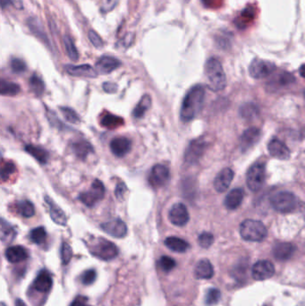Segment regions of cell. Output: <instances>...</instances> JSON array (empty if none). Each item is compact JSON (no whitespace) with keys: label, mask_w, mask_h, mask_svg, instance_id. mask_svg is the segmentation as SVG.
Masks as SVG:
<instances>
[{"label":"cell","mask_w":305,"mask_h":306,"mask_svg":"<svg viewBox=\"0 0 305 306\" xmlns=\"http://www.w3.org/2000/svg\"><path fill=\"white\" fill-rule=\"evenodd\" d=\"M205 89L204 86L197 84L192 87L182 100L180 118L182 122H189L198 115L204 106Z\"/></svg>","instance_id":"6da1fadb"},{"label":"cell","mask_w":305,"mask_h":306,"mask_svg":"<svg viewBox=\"0 0 305 306\" xmlns=\"http://www.w3.org/2000/svg\"><path fill=\"white\" fill-rule=\"evenodd\" d=\"M205 74L208 80L210 89L214 92L222 90L226 85V77L220 62L212 58L205 66Z\"/></svg>","instance_id":"7a4b0ae2"},{"label":"cell","mask_w":305,"mask_h":306,"mask_svg":"<svg viewBox=\"0 0 305 306\" xmlns=\"http://www.w3.org/2000/svg\"><path fill=\"white\" fill-rule=\"evenodd\" d=\"M90 254L98 259L110 260L118 255V248L105 238H95L88 244Z\"/></svg>","instance_id":"3957f363"},{"label":"cell","mask_w":305,"mask_h":306,"mask_svg":"<svg viewBox=\"0 0 305 306\" xmlns=\"http://www.w3.org/2000/svg\"><path fill=\"white\" fill-rule=\"evenodd\" d=\"M240 234L246 241L262 242L267 236L268 231L262 222L254 220H246L240 225Z\"/></svg>","instance_id":"277c9868"},{"label":"cell","mask_w":305,"mask_h":306,"mask_svg":"<svg viewBox=\"0 0 305 306\" xmlns=\"http://www.w3.org/2000/svg\"><path fill=\"white\" fill-rule=\"evenodd\" d=\"M270 204L278 212H291L296 208V196L290 192H280L272 196Z\"/></svg>","instance_id":"5b68a950"},{"label":"cell","mask_w":305,"mask_h":306,"mask_svg":"<svg viewBox=\"0 0 305 306\" xmlns=\"http://www.w3.org/2000/svg\"><path fill=\"white\" fill-rule=\"evenodd\" d=\"M105 196V186L100 180H94L88 191L80 192L79 199L87 207H92Z\"/></svg>","instance_id":"8992f818"},{"label":"cell","mask_w":305,"mask_h":306,"mask_svg":"<svg viewBox=\"0 0 305 306\" xmlns=\"http://www.w3.org/2000/svg\"><path fill=\"white\" fill-rule=\"evenodd\" d=\"M266 171L262 163H256L250 166L246 174V184L250 191L257 192L262 189L265 182Z\"/></svg>","instance_id":"52a82bcc"},{"label":"cell","mask_w":305,"mask_h":306,"mask_svg":"<svg viewBox=\"0 0 305 306\" xmlns=\"http://www.w3.org/2000/svg\"><path fill=\"white\" fill-rule=\"evenodd\" d=\"M207 147H208V142L204 138H198L192 140L186 150L184 160L190 165L197 163L199 162L200 158L202 157Z\"/></svg>","instance_id":"ba28073f"},{"label":"cell","mask_w":305,"mask_h":306,"mask_svg":"<svg viewBox=\"0 0 305 306\" xmlns=\"http://www.w3.org/2000/svg\"><path fill=\"white\" fill-rule=\"evenodd\" d=\"M275 64L263 60H254L249 66L250 76L255 79H262L270 76L275 71Z\"/></svg>","instance_id":"9c48e42d"},{"label":"cell","mask_w":305,"mask_h":306,"mask_svg":"<svg viewBox=\"0 0 305 306\" xmlns=\"http://www.w3.org/2000/svg\"><path fill=\"white\" fill-rule=\"evenodd\" d=\"M170 178V170L162 164L153 166L148 176V183L153 188H160L168 182Z\"/></svg>","instance_id":"30bf717a"},{"label":"cell","mask_w":305,"mask_h":306,"mask_svg":"<svg viewBox=\"0 0 305 306\" xmlns=\"http://www.w3.org/2000/svg\"><path fill=\"white\" fill-rule=\"evenodd\" d=\"M252 274L255 280H266L275 274V267L270 260H258L254 265Z\"/></svg>","instance_id":"8fae6325"},{"label":"cell","mask_w":305,"mask_h":306,"mask_svg":"<svg viewBox=\"0 0 305 306\" xmlns=\"http://www.w3.org/2000/svg\"><path fill=\"white\" fill-rule=\"evenodd\" d=\"M168 218L173 225L184 226L186 225L190 218L186 206L182 204H176L170 208Z\"/></svg>","instance_id":"7c38bea8"},{"label":"cell","mask_w":305,"mask_h":306,"mask_svg":"<svg viewBox=\"0 0 305 306\" xmlns=\"http://www.w3.org/2000/svg\"><path fill=\"white\" fill-rule=\"evenodd\" d=\"M100 228L105 233L113 238H124L128 234V226L123 220L119 218H114L112 220L102 223Z\"/></svg>","instance_id":"4fadbf2b"},{"label":"cell","mask_w":305,"mask_h":306,"mask_svg":"<svg viewBox=\"0 0 305 306\" xmlns=\"http://www.w3.org/2000/svg\"><path fill=\"white\" fill-rule=\"evenodd\" d=\"M234 171L226 168L224 170H221L218 174H216V178L214 180V187L216 192H224L228 189V187L231 184V182L234 179Z\"/></svg>","instance_id":"5bb4252c"},{"label":"cell","mask_w":305,"mask_h":306,"mask_svg":"<svg viewBox=\"0 0 305 306\" xmlns=\"http://www.w3.org/2000/svg\"><path fill=\"white\" fill-rule=\"evenodd\" d=\"M296 250L291 242H276L272 249V254L278 260H286L292 257Z\"/></svg>","instance_id":"9a60e30c"},{"label":"cell","mask_w":305,"mask_h":306,"mask_svg":"<svg viewBox=\"0 0 305 306\" xmlns=\"http://www.w3.org/2000/svg\"><path fill=\"white\" fill-rule=\"evenodd\" d=\"M120 66H121V62L118 58H114L113 56H104L98 60L96 66H95V69L98 74H106L113 72Z\"/></svg>","instance_id":"2e32d148"},{"label":"cell","mask_w":305,"mask_h":306,"mask_svg":"<svg viewBox=\"0 0 305 306\" xmlns=\"http://www.w3.org/2000/svg\"><path fill=\"white\" fill-rule=\"evenodd\" d=\"M268 150L272 157L281 160H288L290 158V150L288 146L278 139H273L270 142Z\"/></svg>","instance_id":"e0dca14e"},{"label":"cell","mask_w":305,"mask_h":306,"mask_svg":"<svg viewBox=\"0 0 305 306\" xmlns=\"http://www.w3.org/2000/svg\"><path fill=\"white\" fill-rule=\"evenodd\" d=\"M66 71L72 76L85 77V78H96L98 72L90 64H80L72 66L68 64L64 66Z\"/></svg>","instance_id":"ac0fdd59"},{"label":"cell","mask_w":305,"mask_h":306,"mask_svg":"<svg viewBox=\"0 0 305 306\" xmlns=\"http://www.w3.org/2000/svg\"><path fill=\"white\" fill-rule=\"evenodd\" d=\"M131 140L126 137H116L110 142V150L116 157L126 156L131 150Z\"/></svg>","instance_id":"d6986e66"},{"label":"cell","mask_w":305,"mask_h":306,"mask_svg":"<svg viewBox=\"0 0 305 306\" xmlns=\"http://www.w3.org/2000/svg\"><path fill=\"white\" fill-rule=\"evenodd\" d=\"M45 202H46V204L48 207L50 215L52 220L54 221L56 224H58V225H66L68 218H66V216L64 212L62 210V208H60V206H58L55 202L48 196H45Z\"/></svg>","instance_id":"ffe728a7"},{"label":"cell","mask_w":305,"mask_h":306,"mask_svg":"<svg viewBox=\"0 0 305 306\" xmlns=\"http://www.w3.org/2000/svg\"><path fill=\"white\" fill-rule=\"evenodd\" d=\"M53 280L50 273L48 270H42L38 272V275L34 280V288L36 291L40 293H48L52 288Z\"/></svg>","instance_id":"44dd1931"},{"label":"cell","mask_w":305,"mask_h":306,"mask_svg":"<svg viewBox=\"0 0 305 306\" xmlns=\"http://www.w3.org/2000/svg\"><path fill=\"white\" fill-rule=\"evenodd\" d=\"M260 131L256 128H250L247 129L246 132L242 134L240 140V146L242 152L252 148L254 145L256 144L260 140Z\"/></svg>","instance_id":"7402d4cb"},{"label":"cell","mask_w":305,"mask_h":306,"mask_svg":"<svg viewBox=\"0 0 305 306\" xmlns=\"http://www.w3.org/2000/svg\"><path fill=\"white\" fill-rule=\"evenodd\" d=\"M6 258L11 264H19L28 258V252L21 246H10L6 250Z\"/></svg>","instance_id":"603a6c76"},{"label":"cell","mask_w":305,"mask_h":306,"mask_svg":"<svg viewBox=\"0 0 305 306\" xmlns=\"http://www.w3.org/2000/svg\"><path fill=\"white\" fill-rule=\"evenodd\" d=\"M195 276L199 280H210L214 276V268L208 259L199 260L194 268Z\"/></svg>","instance_id":"cb8c5ba5"},{"label":"cell","mask_w":305,"mask_h":306,"mask_svg":"<svg viewBox=\"0 0 305 306\" xmlns=\"http://www.w3.org/2000/svg\"><path fill=\"white\" fill-rule=\"evenodd\" d=\"M244 192L242 188H236L229 192L225 199V205L229 210H236L241 205Z\"/></svg>","instance_id":"d4e9b609"},{"label":"cell","mask_w":305,"mask_h":306,"mask_svg":"<svg viewBox=\"0 0 305 306\" xmlns=\"http://www.w3.org/2000/svg\"><path fill=\"white\" fill-rule=\"evenodd\" d=\"M165 246L171 251L176 252H186L189 248V244L182 238L170 236L165 240Z\"/></svg>","instance_id":"484cf974"},{"label":"cell","mask_w":305,"mask_h":306,"mask_svg":"<svg viewBox=\"0 0 305 306\" xmlns=\"http://www.w3.org/2000/svg\"><path fill=\"white\" fill-rule=\"evenodd\" d=\"M72 150L76 155L77 158H79L80 160H85L88 157L90 153L94 152V148L88 142L82 140H78L76 144H72Z\"/></svg>","instance_id":"4316f807"},{"label":"cell","mask_w":305,"mask_h":306,"mask_svg":"<svg viewBox=\"0 0 305 306\" xmlns=\"http://www.w3.org/2000/svg\"><path fill=\"white\" fill-rule=\"evenodd\" d=\"M26 150L42 164H46L48 160V158H50L48 152L46 150L43 149L40 146L27 145L26 147Z\"/></svg>","instance_id":"83f0119b"},{"label":"cell","mask_w":305,"mask_h":306,"mask_svg":"<svg viewBox=\"0 0 305 306\" xmlns=\"http://www.w3.org/2000/svg\"><path fill=\"white\" fill-rule=\"evenodd\" d=\"M150 106H152V98L150 95L146 94L140 98L138 105L134 108V110L132 111V116L136 118H142Z\"/></svg>","instance_id":"f1b7e54d"},{"label":"cell","mask_w":305,"mask_h":306,"mask_svg":"<svg viewBox=\"0 0 305 306\" xmlns=\"http://www.w3.org/2000/svg\"><path fill=\"white\" fill-rule=\"evenodd\" d=\"M16 230L12 226L2 218L1 220V241L4 244L12 242L16 238Z\"/></svg>","instance_id":"f546056e"},{"label":"cell","mask_w":305,"mask_h":306,"mask_svg":"<svg viewBox=\"0 0 305 306\" xmlns=\"http://www.w3.org/2000/svg\"><path fill=\"white\" fill-rule=\"evenodd\" d=\"M28 26L30 27V30L34 32L37 37L42 38L44 42H48V37L46 32L44 30L42 24L38 20V18H30L28 20Z\"/></svg>","instance_id":"4dcf8cb0"},{"label":"cell","mask_w":305,"mask_h":306,"mask_svg":"<svg viewBox=\"0 0 305 306\" xmlns=\"http://www.w3.org/2000/svg\"><path fill=\"white\" fill-rule=\"evenodd\" d=\"M258 106L254 103H246L240 108V115L242 118L246 120H254L258 116Z\"/></svg>","instance_id":"1f68e13d"},{"label":"cell","mask_w":305,"mask_h":306,"mask_svg":"<svg viewBox=\"0 0 305 306\" xmlns=\"http://www.w3.org/2000/svg\"><path fill=\"white\" fill-rule=\"evenodd\" d=\"M16 210L18 213L24 218L32 217L35 214L34 205L30 200H22L18 202L16 204Z\"/></svg>","instance_id":"d6a6232c"},{"label":"cell","mask_w":305,"mask_h":306,"mask_svg":"<svg viewBox=\"0 0 305 306\" xmlns=\"http://www.w3.org/2000/svg\"><path fill=\"white\" fill-rule=\"evenodd\" d=\"M100 124H102V126H104V128L114 129V128L121 126L124 124V120L120 116L108 113L106 116H104L102 118Z\"/></svg>","instance_id":"836d02e7"},{"label":"cell","mask_w":305,"mask_h":306,"mask_svg":"<svg viewBox=\"0 0 305 306\" xmlns=\"http://www.w3.org/2000/svg\"><path fill=\"white\" fill-rule=\"evenodd\" d=\"M21 90V88L19 85L10 82L3 81L1 82L0 85V94L2 95H8V96H16V94H19Z\"/></svg>","instance_id":"e575fe53"},{"label":"cell","mask_w":305,"mask_h":306,"mask_svg":"<svg viewBox=\"0 0 305 306\" xmlns=\"http://www.w3.org/2000/svg\"><path fill=\"white\" fill-rule=\"evenodd\" d=\"M64 44L69 58L72 61H77L79 58V53H78L76 47V45H74V43L72 42V40L70 36L64 35Z\"/></svg>","instance_id":"d590c367"},{"label":"cell","mask_w":305,"mask_h":306,"mask_svg":"<svg viewBox=\"0 0 305 306\" xmlns=\"http://www.w3.org/2000/svg\"><path fill=\"white\" fill-rule=\"evenodd\" d=\"M30 239L34 244H42L43 242H45L47 239V232L42 226L36 228L30 231Z\"/></svg>","instance_id":"8d00e7d4"},{"label":"cell","mask_w":305,"mask_h":306,"mask_svg":"<svg viewBox=\"0 0 305 306\" xmlns=\"http://www.w3.org/2000/svg\"><path fill=\"white\" fill-rule=\"evenodd\" d=\"M29 84H30V88L32 92L36 96H40L44 92L45 86H44V82H43L40 77H38L36 74H34L32 76L30 77Z\"/></svg>","instance_id":"74e56055"},{"label":"cell","mask_w":305,"mask_h":306,"mask_svg":"<svg viewBox=\"0 0 305 306\" xmlns=\"http://www.w3.org/2000/svg\"><path fill=\"white\" fill-rule=\"evenodd\" d=\"M221 293L218 289H208L205 296V302L207 306H214L220 300Z\"/></svg>","instance_id":"f35d334b"},{"label":"cell","mask_w":305,"mask_h":306,"mask_svg":"<svg viewBox=\"0 0 305 306\" xmlns=\"http://www.w3.org/2000/svg\"><path fill=\"white\" fill-rule=\"evenodd\" d=\"M61 112L64 116V118L66 121H68L69 123L71 124H79L80 123V116H78L76 112L72 108H61Z\"/></svg>","instance_id":"ab89813d"},{"label":"cell","mask_w":305,"mask_h":306,"mask_svg":"<svg viewBox=\"0 0 305 306\" xmlns=\"http://www.w3.org/2000/svg\"><path fill=\"white\" fill-rule=\"evenodd\" d=\"M158 264L162 270L165 272H171L176 266V260L170 256H162L158 260Z\"/></svg>","instance_id":"60d3db41"},{"label":"cell","mask_w":305,"mask_h":306,"mask_svg":"<svg viewBox=\"0 0 305 306\" xmlns=\"http://www.w3.org/2000/svg\"><path fill=\"white\" fill-rule=\"evenodd\" d=\"M214 242V236L212 233L208 232H204L200 234L198 238V242H199L200 246L202 248H208L212 246V244Z\"/></svg>","instance_id":"b9f144b4"},{"label":"cell","mask_w":305,"mask_h":306,"mask_svg":"<svg viewBox=\"0 0 305 306\" xmlns=\"http://www.w3.org/2000/svg\"><path fill=\"white\" fill-rule=\"evenodd\" d=\"M96 278H97L96 272L94 270H88L80 275V278L84 285L89 286L92 285L94 281L96 280Z\"/></svg>","instance_id":"7bdbcfd3"},{"label":"cell","mask_w":305,"mask_h":306,"mask_svg":"<svg viewBox=\"0 0 305 306\" xmlns=\"http://www.w3.org/2000/svg\"><path fill=\"white\" fill-rule=\"evenodd\" d=\"M72 248L68 244V242H63L61 246V259L62 262L64 265L69 264L72 259Z\"/></svg>","instance_id":"ee69618b"},{"label":"cell","mask_w":305,"mask_h":306,"mask_svg":"<svg viewBox=\"0 0 305 306\" xmlns=\"http://www.w3.org/2000/svg\"><path fill=\"white\" fill-rule=\"evenodd\" d=\"M16 171V166L13 162H6L1 168V178L2 181H6L11 174Z\"/></svg>","instance_id":"f6af8a7d"},{"label":"cell","mask_w":305,"mask_h":306,"mask_svg":"<svg viewBox=\"0 0 305 306\" xmlns=\"http://www.w3.org/2000/svg\"><path fill=\"white\" fill-rule=\"evenodd\" d=\"M294 82V77L292 76L289 72H282L280 76L276 79V84L280 86H286V85L291 84Z\"/></svg>","instance_id":"bcb514c9"},{"label":"cell","mask_w":305,"mask_h":306,"mask_svg":"<svg viewBox=\"0 0 305 306\" xmlns=\"http://www.w3.org/2000/svg\"><path fill=\"white\" fill-rule=\"evenodd\" d=\"M11 68L13 70V72L16 74H22V72H26V64L22 60L19 58H14L11 61Z\"/></svg>","instance_id":"7dc6e473"},{"label":"cell","mask_w":305,"mask_h":306,"mask_svg":"<svg viewBox=\"0 0 305 306\" xmlns=\"http://www.w3.org/2000/svg\"><path fill=\"white\" fill-rule=\"evenodd\" d=\"M119 0H102L100 10L102 13H108L118 4Z\"/></svg>","instance_id":"c3c4849f"},{"label":"cell","mask_w":305,"mask_h":306,"mask_svg":"<svg viewBox=\"0 0 305 306\" xmlns=\"http://www.w3.org/2000/svg\"><path fill=\"white\" fill-rule=\"evenodd\" d=\"M89 38L90 40V42L94 45V47H103V40H102V38L100 37V35H98L96 32H94V30H90Z\"/></svg>","instance_id":"681fc988"},{"label":"cell","mask_w":305,"mask_h":306,"mask_svg":"<svg viewBox=\"0 0 305 306\" xmlns=\"http://www.w3.org/2000/svg\"><path fill=\"white\" fill-rule=\"evenodd\" d=\"M255 11L254 8H246L242 12V19H244V21L242 22H250L254 20V18Z\"/></svg>","instance_id":"f907efd6"},{"label":"cell","mask_w":305,"mask_h":306,"mask_svg":"<svg viewBox=\"0 0 305 306\" xmlns=\"http://www.w3.org/2000/svg\"><path fill=\"white\" fill-rule=\"evenodd\" d=\"M126 190H128V188H126V186L124 184L119 183L116 186V188L114 194L116 196V198L121 199V198H123V196H124V194H126Z\"/></svg>","instance_id":"816d5d0a"},{"label":"cell","mask_w":305,"mask_h":306,"mask_svg":"<svg viewBox=\"0 0 305 306\" xmlns=\"http://www.w3.org/2000/svg\"><path fill=\"white\" fill-rule=\"evenodd\" d=\"M204 4L208 8H220L223 0H202Z\"/></svg>","instance_id":"f5cc1de1"},{"label":"cell","mask_w":305,"mask_h":306,"mask_svg":"<svg viewBox=\"0 0 305 306\" xmlns=\"http://www.w3.org/2000/svg\"><path fill=\"white\" fill-rule=\"evenodd\" d=\"M86 302H87V298L82 296H79L74 300V302L71 304L70 306H84Z\"/></svg>","instance_id":"db71d44e"},{"label":"cell","mask_w":305,"mask_h":306,"mask_svg":"<svg viewBox=\"0 0 305 306\" xmlns=\"http://www.w3.org/2000/svg\"><path fill=\"white\" fill-rule=\"evenodd\" d=\"M103 88H104V90L106 92L113 94L114 92H116L118 86L114 84H112V82H106V84H104V85H103Z\"/></svg>","instance_id":"11a10c76"},{"label":"cell","mask_w":305,"mask_h":306,"mask_svg":"<svg viewBox=\"0 0 305 306\" xmlns=\"http://www.w3.org/2000/svg\"><path fill=\"white\" fill-rule=\"evenodd\" d=\"M11 1V4H13L14 6L16 9L24 8V4H22V0H10Z\"/></svg>","instance_id":"9f6ffc18"},{"label":"cell","mask_w":305,"mask_h":306,"mask_svg":"<svg viewBox=\"0 0 305 306\" xmlns=\"http://www.w3.org/2000/svg\"><path fill=\"white\" fill-rule=\"evenodd\" d=\"M300 74H301L302 76L304 77V78H305V64H302L301 68H300Z\"/></svg>","instance_id":"6f0895ef"},{"label":"cell","mask_w":305,"mask_h":306,"mask_svg":"<svg viewBox=\"0 0 305 306\" xmlns=\"http://www.w3.org/2000/svg\"><path fill=\"white\" fill-rule=\"evenodd\" d=\"M11 4V1L10 0H2V8H4L8 4Z\"/></svg>","instance_id":"680465c9"},{"label":"cell","mask_w":305,"mask_h":306,"mask_svg":"<svg viewBox=\"0 0 305 306\" xmlns=\"http://www.w3.org/2000/svg\"><path fill=\"white\" fill-rule=\"evenodd\" d=\"M16 306H27L24 302L22 301L21 299H17L16 302Z\"/></svg>","instance_id":"91938a15"},{"label":"cell","mask_w":305,"mask_h":306,"mask_svg":"<svg viewBox=\"0 0 305 306\" xmlns=\"http://www.w3.org/2000/svg\"><path fill=\"white\" fill-rule=\"evenodd\" d=\"M1 306H6V304H4V302H1Z\"/></svg>","instance_id":"94428289"},{"label":"cell","mask_w":305,"mask_h":306,"mask_svg":"<svg viewBox=\"0 0 305 306\" xmlns=\"http://www.w3.org/2000/svg\"><path fill=\"white\" fill-rule=\"evenodd\" d=\"M84 306H88V304H85Z\"/></svg>","instance_id":"6125c7cd"},{"label":"cell","mask_w":305,"mask_h":306,"mask_svg":"<svg viewBox=\"0 0 305 306\" xmlns=\"http://www.w3.org/2000/svg\"><path fill=\"white\" fill-rule=\"evenodd\" d=\"M304 306V304H300V306Z\"/></svg>","instance_id":"be15d7a7"}]
</instances>
